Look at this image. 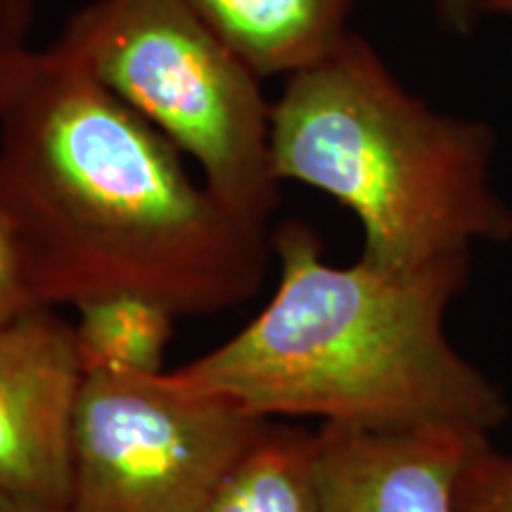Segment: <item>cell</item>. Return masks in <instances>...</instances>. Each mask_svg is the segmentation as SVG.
I'll return each mask as SVG.
<instances>
[{
	"instance_id": "cell-1",
	"label": "cell",
	"mask_w": 512,
	"mask_h": 512,
	"mask_svg": "<svg viewBox=\"0 0 512 512\" xmlns=\"http://www.w3.org/2000/svg\"><path fill=\"white\" fill-rule=\"evenodd\" d=\"M0 207L41 306L145 294L178 316L249 302L268 228L197 183L183 152L57 46L31 50L0 107Z\"/></svg>"
},
{
	"instance_id": "cell-2",
	"label": "cell",
	"mask_w": 512,
	"mask_h": 512,
	"mask_svg": "<svg viewBox=\"0 0 512 512\" xmlns=\"http://www.w3.org/2000/svg\"><path fill=\"white\" fill-rule=\"evenodd\" d=\"M278 287L245 328L171 370L264 420L318 418L356 430L451 427L491 434L508 420L503 389L446 335L470 256L415 271L358 259L332 266L302 221L271 235Z\"/></svg>"
},
{
	"instance_id": "cell-3",
	"label": "cell",
	"mask_w": 512,
	"mask_h": 512,
	"mask_svg": "<svg viewBox=\"0 0 512 512\" xmlns=\"http://www.w3.org/2000/svg\"><path fill=\"white\" fill-rule=\"evenodd\" d=\"M271 157L280 183L311 185L354 211L361 259L384 271L512 240V207L494 183V128L434 110L354 31L285 76Z\"/></svg>"
},
{
	"instance_id": "cell-4",
	"label": "cell",
	"mask_w": 512,
	"mask_h": 512,
	"mask_svg": "<svg viewBox=\"0 0 512 512\" xmlns=\"http://www.w3.org/2000/svg\"><path fill=\"white\" fill-rule=\"evenodd\" d=\"M57 46L202 169L233 214L268 228L280 202L261 76L188 0H91Z\"/></svg>"
},
{
	"instance_id": "cell-5",
	"label": "cell",
	"mask_w": 512,
	"mask_h": 512,
	"mask_svg": "<svg viewBox=\"0 0 512 512\" xmlns=\"http://www.w3.org/2000/svg\"><path fill=\"white\" fill-rule=\"evenodd\" d=\"M266 422L171 370L86 373L67 512H202Z\"/></svg>"
},
{
	"instance_id": "cell-6",
	"label": "cell",
	"mask_w": 512,
	"mask_h": 512,
	"mask_svg": "<svg viewBox=\"0 0 512 512\" xmlns=\"http://www.w3.org/2000/svg\"><path fill=\"white\" fill-rule=\"evenodd\" d=\"M83 377L74 323L53 306L0 323V489L67 510Z\"/></svg>"
},
{
	"instance_id": "cell-7",
	"label": "cell",
	"mask_w": 512,
	"mask_h": 512,
	"mask_svg": "<svg viewBox=\"0 0 512 512\" xmlns=\"http://www.w3.org/2000/svg\"><path fill=\"white\" fill-rule=\"evenodd\" d=\"M477 437L491 434L320 425L323 512H456L458 475Z\"/></svg>"
},
{
	"instance_id": "cell-8",
	"label": "cell",
	"mask_w": 512,
	"mask_h": 512,
	"mask_svg": "<svg viewBox=\"0 0 512 512\" xmlns=\"http://www.w3.org/2000/svg\"><path fill=\"white\" fill-rule=\"evenodd\" d=\"M261 79L309 67L349 34L358 0H188Z\"/></svg>"
},
{
	"instance_id": "cell-9",
	"label": "cell",
	"mask_w": 512,
	"mask_h": 512,
	"mask_svg": "<svg viewBox=\"0 0 512 512\" xmlns=\"http://www.w3.org/2000/svg\"><path fill=\"white\" fill-rule=\"evenodd\" d=\"M202 512H323L318 430L268 420Z\"/></svg>"
},
{
	"instance_id": "cell-10",
	"label": "cell",
	"mask_w": 512,
	"mask_h": 512,
	"mask_svg": "<svg viewBox=\"0 0 512 512\" xmlns=\"http://www.w3.org/2000/svg\"><path fill=\"white\" fill-rule=\"evenodd\" d=\"M76 309L74 337L86 373L162 375L178 313L145 294H105Z\"/></svg>"
},
{
	"instance_id": "cell-11",
	"label": "cell",
	"mask_w": 512,
	"mask_h": 512,
	"mask_svg": "<svg viewBox=\"0 0 512 512\" xmlns=\"http://www.w3.org/2000/svg\"><path fill=\"white\" fill-rule=\"evenodd\" d=\"M456 512H512V453L491 437L472 441L458 475Z\"/></svg>"
},
{
	"instance_id": "cell-12",
	"label": "cell",
	"mask_w": 512,
	"mask_h": 512,
	"mask_svg": "<svg viewBox=\"0 0 512 512\" xmlns=\"http://www.w3.org/2000/svg\"><path fill=\"white\" fill-rule=\"evenodd\" d=\"M38 299L31 283L27 256L15 223L0 207V323L36 309Z\"/></svg>"
},
{
	"instance_id": "cell-13",
	"label": "cell",
	"mask_w": 512,
	"mask_h": 512,
	"mask_svg": "<svg viewBox=\"0 0 512 512\" xmlns=\"http://www.w3.org/2000/svg\"><path fill=\"white\" fill-rule=\"evenodd\" d=\"M34 22V0H0V107L34 50L29 46Z\"/></svg>"
},
{
	"instance_id": "cell-14",
	"label": "cell",
	"mask_w": 512,
	"mask_h": 512,
	"mask_svg": "<svg viewBox=\"0 0 512 512\" xmlns=\"http://www.w3.org/2000/svg\"><path fill=\"white\" fill-rule=\"evenodd\" d=\"M496 3L498 0H434V8L448 29L467 36L484 17L496 15Z\"/></svg>"
},
{
	"instance_id": "cell-15",
	"label": "cell",
	"mask_w": 512,
	"mask_h": 512,
	"mask_svg": "<svg viewBox=\"0 0 512 512\" xmlns=\"http://www.w3.org/2000/svg\"><path fill=\"white\" fill-rule=\"evenodd\" d=\"M0 512H67V510H50L43 508V505L29 503L24 498H17L8 494V491L0 489Z\"/></svg>"
},
{
	"instance_id": "cell-16",
	"label": "cell",
	"mask_w": 512,
	"mask_h": 512,
	"mask_svg": "<svg viewBox=\"0 0 512 512\" xmlns=\"http://www.w3.org/2000/svg\"><path fill=\"white\" fill-rule=\"evenodd\" d=\"M503 15H512V0H505V8H503Z\"/></svg>"
},
{
	"instance_id": "cell-17",
	"label": "cell",
	"mask_w": 512,
	"mask_h": 512,
	"mask_svg": "<svg viewBox=\"0 0 512 512\" xmlns=\"http://www.w3.org/2000/svg\"><path fill=\"white\" fill-rule=\"evenodd\" d=\"M503 8H505V0H498V3H496V15H503Z\"/></svg>"
}]
</instances>
